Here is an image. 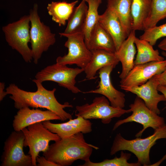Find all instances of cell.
Masks as SVG:
<instances>
[{
  "mask_svg": "<svg viewBox=\"0 0 166 166\" xmlns=\"http://www.w3.org/2000/svg\"><path fill=\"white\" fill-rule=\"evenodd\" d=\"M42 123L45 128L57 134L61 139L69 137L80 132L83 134L89 133L92 130L91 122L80 116H77L75 119H70L68 121L62 123H53L49 121H44Z\"/></svg>",
  "mask_w": 166,
  "mask_h": 166,
  "instance_id": "cell-15",
  "label": "cell"
},
{
  "mask_svg": "<svg viewBox=\"0 0 166 166\" xmlns=\"http://www.w3.org/2000/svg\"><path fill=\"white\" fill-rule=\"evenodd\" d=\"M86 45L90 50L103 49L115 53L116 49L113 40L98 22L92 30Z\"/></svg>",
  "mask_w": 166,
  "mask_h": 166,
  "instance_id": "cell-20",
  "label": "cell"
},
{
  "mask_svg": "<svg viewBox=\"0 0 166 166\" xmlns=\"http://www.w3.org/2000/svg\"><path fill=\"white\" fill-rule=\"evenodd\" d=\"M61 36L67 38L64 46L68 49V53L56 59V63L62 65H76L84 69L89 62L91 51L87 48L82 32L71 34L59 33Z\"/></svg>",
  "mask_w": 166,
  "mask_h": 166,
  "instance_id": "cell-7",
  "label": "cell"
},
{
  "mask_svg": "<svg viewBox=\"0 0 166 166\" xmlns=\"http://www.w3.org/2000/svg\"><path fill=\"white\" fill-rule=\"evenodd\" d=\"M24 139L22 130L11 133L4 142L1 166H33L31 156L23 151Z\"/></svg>",
  "mask_w": 166,
  "mask_h": 166,
  "instance_id": "cell-11",
  "label": "cell"
},
{
  "mask_svg": "<svg viewBox=\"0 0 166 166\" xmlns=\"http://www.w3.org/2000/svg\"><path fill=\"white\" fill-rule=\"evenodd\" d=\"M53 120H61L59 116L50 110L30 109L25 107L18 109L14 116L13 127L14 131H18L37 122Z\"/></svg>",
  "mask_w": 166,
  "mask_h": 166,
  "instance_id": "cell-16",
  "label": "cell"
},
{
  "mask_svg": "<svg viewBox=\"0 0 166 166\" xmlns=\"http://www.w3.org/2000/svg\"><path fill=\"white\" fill-rule=\"evenodd\" d=\"M134 42L137 51L135 65L164 60L160 55L158 50L154 49L148 41L136 37Z\"/></svg>",
  "mask_w": 166,
  "mask_h": 166,
  "instance_id": "cell-23",
  "label": "cell"
},
{
  "mask_svg": "<svg viewBox=\"0 0 166 166\" xmlns=\"http://www.w3.org/2000/svg\"><path fill=\"white\" fill-rule=\"evenodd\" d=\"M38 6L34 5L29 14L30 22V42L34 62L37 64L42 53L47 51L56 41L55 34L53 33L50 27L40 20L38 12Z\"/></svg>",
  "mask_w": 166,
  "mask_h": 166,
  "instance_id": "cell-4",
  "label": "cell"
},
{
  "mask_svg": "<svg viewBox=\"0 0 166 166\" xmlns=\"http://www.w3.org/2000/svg\"><path fill=\"white\" fill-rule=\"evenodd\" d=\"M32 81L37 87L35 92L22 90L14 83L10 84L6 89V94L11 95L9 97L14 101L16 109H19L25 107L46 109L57 114L61 121L72 119V115L64 109L66 107L72 108L73 105L68 102L62 104L58 101L54 95L56 88L48 90L44 87L42 83L36 79H34Z\"/></svg>",
  "mask_w": 166,
  "mask_h": 166,
  "instance_id": "cell-1",
  "label": "cell"
},
{
  "mask_svg": "<svg viewBox=\"0 0 166 166\" xmlns=\"http://www.w3.org/2000/svg\"><path fill=\"white\" fill-rule=\"evenodd\" d=\"M131 154L124 152L121 151L120 156L115 157L112 159H105L99 162H92L90 160L85 161L83 164L80 166H140L141 164L137 163H128V161L130 159Z\"/></svg>",
  "mask_w": 166,
  "mask_h": 166,
  "instance_id": "cell-28",
  "label": "cell"
},
{
  "mask_svg": "<svg viewBox=\"0 0 166 166\" xmlns=\"http://www.w3.org/2000/svg\"><path fill=\"white\" fill-rule=\"evenodd\" d=\"M78 2V0L70 3L65 1L52 2L48 4L47 9L53 21L60 26H64L71 16Z\"/></svg>",
  "mask_w": 166,
  "mask_h": 166,
  "instance_id": "cell-22",
  "label": "cell"
},
{
  "mask_svg": "<svg viewBox=\"0 0 166 166\" xmlns=\"http://www.w3.org/2000/svg\"><path fill=\"white\" fill-rule=\"evenodd\" d=\"M154 76L158 81L159 85L166 86V67L162 73Z\"/></svg>",
  "mask_w": 166,
  "mask_h": 166,
  "instance_id": "cell-31",
  "label": "cell"
},
{
  "mask_svg": "<svg viewBox=\"0 0 166 166\" xmlns=\"http://www.w3.org/2000/svg\"><path fill=\"white\" fill-rule=\"evenodd\" d=\"M98 22L112 37L116 51L128 37V34L116 14L107 8L104 12L99 15Z\"/></svg>",
  "mask_w": 166,
  "mask_h": 166,
  "instance_id": "cell-17",
  "label": "cell"
},
{
  "mask_svg": "<svg viewBox=\"0 0 166 166\" xmlns=\"http://www.w3.org/2000/svg\"><path fill=\"white\" fill-rule=\"evenodd\" d=\"M86 2L85 0H82L78 6L75 7L63 33L71 34L82 32L88 8Z\"/></svg>",
  "mask_w": 166,
  "mask_h": 166,
  "instance_id": "cell-25",
  "label": "cell"
},
{
  "mask_svg": "<svg viewBox=\"0 0 166 166\" xmlns=\"http://www.w3.org/2000/svg\"><path fill=\"white\" fill-rule=\"evenodd\" d=\"M135 30H132L127 38L123 42L115 55L122 65V71L119 77L124 78L135 65L134 58L136 49L134 41L136 37Z\"/></svg>",
  "mask_w": 166,
  "mask_h": 166,
  "instance_id": "cell-18",
  "label": "cell"
},
{
  "mask_svg": "<svg viewBox=\"0 0 166 166\" xmlns=\"http://www.w3.org/2000/svg\"><path fill=\"white\" fill-rule=\"evenodd\" d=\"M158 47L160 49L166 52V37L158 44Z\"/></svg>",
  "mask_w": 166,
  "mask_h": 166,
  "instance_id": "cell-33",
  "label": "cell"
},
{
  "mask_svg": "<svg viewBox=\"0 0 166 166\" xmlns=\"http://www.w3.org/2000/svg\"><path fill=\"white\" fill-rule=\"evenodd\" d=\"M5 83L4 82L0 83V101H2L7 95L6 91L4 90Z\"/></svg>",
  "mask_w": 166,
  "mask_h": 166,
  "instance_id": "cell-32",
  "label": "cell"
},
{
  "mask_svg": "<svg viewBox=\"0 0 166 166\" xmlns=\"http://www.w3.org/2000/svg\"><path fill=\"white\" fill-rule=\"evenodd\" d=\"M91 59L84 69L86 78L88 80L96 79L98 71L106 66H116L120 62L115 53L103 49H97L91 51Z\"/></svg>",
  "mask_w": 166,
  "mask_h": 166,
  "instance_id": "cell-19",
  "label": "cell"
},
{
  "mask_svg": "<svg viewBox=\"0 0 166 166\" xmlns=\"http://www.w3.org/2000/svg\"><path fill=\"white\" fill-rule=\"evenodd\" d=\"M86 2L88 3V8L82 31L85 44L89 39L92 30L98 22L99 15L98 9L102 1L87 0Z\"/></svg>",
  "mask_w": 166,
  "mask_h": 166,
  "instance_id": "cell-26",
  "label": "cell"
},
{
  "mask_svg": "<svg viewBox=\"0 0 166 166\" xmlns=\"http://www.w3.org/2000/svg\"><path fill=\"white\" fill-rule=\"evenodd\" d=\"M76 116H80L85 119H100L104 124H109L114 118L132 112L131 109L114 107L110 105L108 99L103 96L95 97L90 104L77 105Z\"/></svg>",
  "mask_w": 166,
  "mask_h": 166,
  "instance_id": "cell-8",
  "label": "cell"
},
{
  "mask_svg": "<svg viewBox=\"0 0 166 166\" xmlns=\"http://www.w3.org/2000/svg\"><path fill=\"white\" fill-rule=\"evenodd\" d=\"M84 71V69L69 68L67 65L56 63L38 72L35 77V79L42 83L46 81H54L72 93H77L81 91L76 86V78Z\"/></svg>",
  "mask_w": 166,
  "mask_h": 166,
  "instance_id": "cell-9",
  "label": "cell"
},
{
  "mask_svg": "<svg viewBox=\"0 0 166 166\" xmlns=\"http://www.w3.org/2000/svg\"><path fill=\"white\" fill-rule=\"evenodd\" d=\"M159 85L154 76L141 85L127 88L124 90L136 94L143 101L150 109L159 115L160 111L158 107V103L166 101L164 96L158 93L157 87Z\"/></svg>",
  "mask_w": 166,
  "mask_h": 166,
  "instance_id": "cell-14",
  "label": "cell"
},
{
  "mask_svg": "<svg viewBox=\"0 0 166 166\" xmlns=\"http://www.w3.org/2000/svg\"><path fill=\"white\" fill-rule=\"evenodd\" d=\"M166 67V59L135 65L127 76L120 81V86L125 89L141 85L154 76L162 73Z\"/></svg>",
  "mask_w": 166,
  "mask_h": 166,
  "instance_id": "cell-12",
  "label": "cell"
},
{
  "mask_svg": "<svg viewBox=\"0 0 166 166\" xmlns=\"http://www.w3.org/2000/svg\"><path fill=\"white\" fill-rule=\"evenodd\" d=\"M152 0H132L131 14L132 30H144V24L150 13Z\"/></svg>",
  "mask_w": 166,
  "mask_h": 166,
  "instance_id": "cell-24",
  "label": "cell"
},
{
  "mask_svg": "<svg viewBox=\"0 0 166 166\" xmlns=\"http://www.w3.org/2000/svg\"><path fill=\"white\" fill-rule=\"evenodd\" d=\"M30 22L29 15H25L2 28L8 45L17 51L27 63L30 62L33 59L31 50L28 45L30 42Z\"/></svg>",
  "mask_w": 166,
  "mask_h": 166,
  "instance_id": "cell-5",
  "label": "cell"
},
{
  "mask_svg": "<svg viewBox=\"0 0 166 166\" xmlns=\"http://www.w3.org/2000/svg\"><path fill=\"white\" fill-rule=\"evenodd\" d=\"M38 166H59L57 164L46 159L44 156L36 158Z\"/></svg>",
  "mask_w": 166,
  "mask_h": 166,
  "instance_id": "cell-30",
  "label": "cell"
},
{
  "mask_svg": "<svg viewBox=\"0 0 166 166\" xmlns=\"http://www.w3.org/2000/svg\"><path fill=\"white\" fill-rule=\"evenodd\" d=\"M116 66L109 65L100 69L98 72L100 80L97 88L84 93L101 94L108 99L112 106L123 108L125 106V95L114 87L110 78L111 73Z\"/></svg>",
  "mask_w": 166,
  "mask_h": 166,
  "instance_id": "cell-13",
  "label": "cell"
},
{
  "mask_svg": "<svg viewBox=\"0 0 166 166\" xmlns=\"http://www.w3.org/2000/svg\"><path fill=\"white\" fill-rule=\"evenodd\" d=\"M83 134L79 132L55 141L43 152V156L59 166L70 165L78 160L85 161L90 160L93 149L97 150L99 148L87 143Z\"/></svg>",
  "mask_w": 166,
  "mask_h": 166,
  "instance_id": "cell-2",
  "label": "cell"
},
{
  "mask_svg": "<svg viewBox=\"0 0 166 166\" xmlns=\"http://www.w3.org/2000/svg\"><path fill=\"white\" fill-rule=\"evenodd\" d=\"M164 37H166V23L144 30L139 38L148 41L153 46L158 39Z\"/></svg>",
  "mask_w": 166,
  "mask_h": 166,
  "instance_id": "cell-29",
  "label": "cell"
},
{
  "mask_svg": "<svg viewBox=\"0 0 166 166\" xmlns=\"http://www.w3.org/2000/svg\"><path fill=\"white\" fill-rule=\"evenodd\" d=\"M154 131L152 135L146 138H141L138 137L131 140L124 139L120 133L117 134L110 149V155H113L120 151H128L136 156L137 162L141 165L150 166V149L157 140L166 139V124Z\"/></svg>",
  "mask_w": 166,
  "mask_h": 166,
  "instance_id": "cell-3",
  "label": "cell"
},
{
  "mask_svg": "<svg viewBox=\"0 0 166 166\" xmlns=\"http://www.w3.org/2000/svg\"><path fill=\"white\" fill-rule=\"evenodd\" d=\"M166 157V154L163 157V158L161 159L159 161H158L157 163H156V164H154V165H156V166H158L159 165L163 162V161L164 160H164L165 159H163L165 157Z\"/></svg>",
  "mask_w": 166,
  "mask_h": 166,
  "instance_id": "cell-35",
  "label": "cell"
},
{
  "mask_svg": "<svg viewBox=\"0 0 166 166\" xmlns=\"http://www.w3.org/2000/svg\"><path fill=\"white\" fill-rule=\"evenodd\" d=\"M85 0L86 2V1H87V0ZM99 0L100 1H102V0Z\"/></svg>",
  "mask_w": 166,
  "mask_h": 166,
  "instance_id": "cell-37",
  "label": "cell"
},
{
  "mask_svg": "<svg viewBox=\"0 0 166 166\" xmlns=\"http://www.w3.org/2000/svg\"><path fill=\"white\" fill-rule=\"evenodd\" d=\"M132 0H107V8L117 16L129 35L132 30L131 6Z\"/></svg>",
  "mask_w": 166,
  "mask_h": 166,
  "instance_id": "cell-21",
  "label": "cell"
},
{
  "mask_svg": "<svg viewBox=\"0 0 166 166\" xmlns=\"http://www.w3.org/2000/svg\"><path fill=\"white\" fill-rule=\"evenodd\" d=\"M132 113L126 118L117 121L114 124L113 130H115L121 125L129 122H135L141 124L142 129L135 135L140 136L148 128L151 127L154 130L166 125L164 118L150 109L140 98L137 96L133 103L129 106Z\"/></svg>",
  "mask_w": 166,
  "mask_h": 166,
  "instance_id": "cell-10",
  "label": "cell"
},
{
  "mask_svg": "<svg viewBox=\"0 0 166 166\" xmlns=\"http://www.w3.org/2000/svg\"><path fill=\"white\" fill-rule=\"evenodd\" d=\"M161 54L163 56L166 57V52L165 51H162L161 52Z\"/></svg>",
  "mask_w": 166,
  "mask_h": 166,
  "instance_id": "cell-36",
  "label": "cell"
},
{
  "mask_svg": "<svg viewBox=\"0 0 166 166\" xmlns=\"http://www.w3.org/2000/svg\"><path fill=\"white\" fill-rule=\"evenodd\" d=\"M157 90L164 96L166 101V86L159 85L157 87ZM165 107L166 108V102Z\"/></svg>",
  "mask_w": 166,
  "mask_h": 166,
  "instance_id": "cell-34",
  "label": "cell"
},
{
  "mask_svg": "<svg viewBox=\"0 0 166 166\" xmlns=\"http://www.w3.org/2000/svg\"><path fill=\"white\" fill-rule=\"evenodd\" d=\"M165 18L166 0H152L151 10L144 24V30L156 26Z\"/></svg>",
  "mask_w": 166,
  "mask_h": 166,
  "instance_id": "cell-27",
  "label": "cell"
},
{
  "mask_svg": "<svg viewBox=\"0 0 166 166\" xmlns=\"http://www.w3.org/2000/svg\"><path fill=\"white\" fill-rule=\"evenodd\" d=\"M22 130L25 136L24 147H28V152L32 157L33 166H37L36 158L41 152L46 151L49 147L50 141L54 142L61 139L56 134L45 128L42 122L30 125Z\"/></svg>",
  "mask_w": 166,
  "mask_h": 166,
  "instance_id": "cell-6",
  "label": "cell"
}]
</instances>
